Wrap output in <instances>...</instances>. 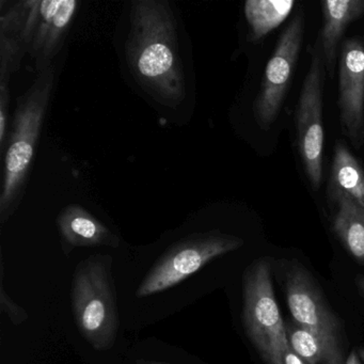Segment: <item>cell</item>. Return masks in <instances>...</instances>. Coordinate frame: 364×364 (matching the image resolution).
I'll use <instances>...</instances> for the list:
<instances>
[{
  "label": "cell",
  "instance_id": "44dd1931",
  "mask_svg": "<svg viewBox=\"0 0 364 364\" xmlns=\"http://www.w3.org/2000/svg\"><path fill=\"white\" fill-rule=\"evenodd\" d=\"M345 364H362L361 360H360L359 353L353 349L351 350V353H349L348 357H347L346 361H345Z\"/></svg>",
  "mask_w": 364,
  "mask_h": 364
},
{
  "label": "cell",
  "instance_id": "277c9868",
  "mask_svg": "<svg viewBox=\"0 0 364 364\" xmlns=\"http://www.w3.org/2000/svg\"><path fill=\"white\" fill-rule=\"evenodd\" d=\"M242 318L247 334L265 364H284L291 348L272 277V259H257L244 276Z\"/></svg>",
  "mask_w": 364,
  "mask_h": 364
},
{
  "label": "cell",
  "instance_id": "4fadbf2b",
  "mask_svg": "<svg viewBox=\"0 0 364 364\" xmlns=\"http://www.w3.org/2000/svg\"><path fill=\"white\" fill-rule=\"evenodd\" d=\"M59 234L65 246H119V238L101 221L78 204L65 206L57 218Z\"/></svg>",
  "mask_w": 364,
  "mask_h": 364
},
{
  "label": "cell",
  "instance_id": "8992f818",
  "mask_svg": "<svg viewBox=\"0 0 364 364\" xmlns=\"http://www.w3.org/2000/svg\"><path fill=\"white\" fill-rule=\"evenodd\" d=\"M244 240L220 232L195 234L171 247L138 289L137 297H146L166 291L184 281L212 259L240 248Z\"/></svg>",
  "mask_w": 364,
  "mask_h": 364
},
{
  "label": "cell",
  "instance_id": "9c48e42d",
  "mask_svg": "<svg viewBox=\"0 0 364 364\" xmlns=\"http://www.w3.org/2000/svg\"><path fill=\"white\" fill-rule=\"evenodd\" d=\"M340 124L355 149L364 144V44L357 38L343 42L338 59Z\"/></svg>",
  "mask_w": 364,
  "mask_h": 364
},
{
  "label": "cell",
  "instance_id": "30bf717a",
  "mask_svg": "<svg viewBox=\"0 0 364 364\" xmlns=\"http://www.w3.org/2000/svg\"><path fill=\"white\" fill-rule=\"evenodd\" d=\"M7 4L0 14V80H10L31 50L41 0Z\"/></svg>",
  "mask_w": 364,
  "mask_h": 364
},
{
  "label": "cell",
  "instance_id": "9a60e30c",
  "mask_svg": "<svg viewBox=\"0 0 364 364\" xmlns=\"http://www.w3.org/2000/svg\"><path fill=\"white\" fill-rule=\"evenodd\" d=\"M343 193L364 210V168L349 149L338 141L334 146L328 193Z\"/></svg>",
  "mask_w": 364,
  "mask_h": 364
},
{
  "label": "cell",
  "instance_id": "ba28073f",
  "mask_svg": "<svg viewBox=\"0 0 364 364\" xmlns=\"http://www.w3.org/2000/svg\"><path fill=\"white\" fill-rule=\"evenodd\" d=\"M304 37V14L300 10L277 41L266 65L261 88L255 101V121L267 129L278 118L297 67Z\"/></svg>",
  "mask_w": 364,
  "mask_h": 364
},
{
  "label": "cell",
  "instance_id": "7a4b0ae2",
  "mask_svg": "<svg viewBox=\"0 0 364 364\" xmlns=\"http://www.w3.org/2000/svg\"><path fill=\"white\" fill-rule=\"evenodd\" d=\"M55 82L56 68L53 65L37 73L31 88L18 99L4 165L3 188L0 193L1 223L14 214L24 195Z\"/></svg>",
  "mask_w": 364,
  "mask_h": 364
},
{
  "label": "cell",
  "instance_id": "ffe728a7",
  "mask_svg": "<svg viewBox=\"0 0 364 364\" xmlns=\"http://www.w3.org/2000/svg\"><path fill=\"white\" fill-rule=\"evenodd\" d=\"M283 360H284V364H306V362L291 348L287 349Z\"/></svg>",
  "mask_w": 364,
  "mask_h": 364
},
{
  "label": "cell",
  "instance_id": "603a6c76",
  "mask_svg": "<svg viewBox=\"0 0 364 364\" xmlns=\"http://www.w3.org/2000/svg\"><path fill=\"white\" fill-rule=\"evenodd\" d=\"M358 353H359L360 359H362V361L364 362V348H360Z\"/></svg>",
  "mask_w": 364,
  "mask_h": 364
},
{
  "label": "cell",
  "instance_id": "7402d4cb",
  "mask_svg": "<svg viewBox=\"0 0 364 364\" xmlns=\"http://www.w3.org/2000/svg\"><path fill=\"white\" fill-rule=\"evenodd\" d=\"M357 284L360 291H361V293L363 294L364 296V276H362V274H359V276L357 277Z\"/></svg>",
  "mask_w": 364,
  "mask_h": 364
},
{
  "label": "cell",
  "instance_id": "e0dca14e",
  "mask_svg": "<svg viewBox=\"0 0 364 364\" xmlns=\"http://www.w3.org/2000/svg\"><path fill=\"white\" fill-rule=\"evenodd\" d=\"M285 327L289 346L306 364H329L323 345L312 332L296 323H287Z\"/></svg>",
  "mask_w": 364,
  "mask_h": 364
},
{
  "label": "cell",
  "instance_id": "3957f363",
  "mask_svg": "<svg viewBox=\"0 0 364 364\" xmlns=\"http://www.w3.org/2000/svg\"><path fill=\"white\" fill-rule=\"evenodd\" d=\"M112 262L107 255L90 257L74 274L72 300L76 325L97 350L112 348L118 331Z\"/></svg>",
  "mask_w": 364,
  "mask_h": 364
},
{
  "label": "cell",
  "instance_id": "6da1fadb",
  "mask_svg": "<svg viewBox=\"0 0 364 364\" xmlns=\"http://www.w3.org/2000/svg\"><path fill=\"white\" fill-rule=\"evenodd\" d=\"M127 57L142 88L161 105L176 108L186 99L178 55V27L167 0H134Z\"/></svg>",
  "mask_w": 364,
  "mask_h": 364
},
{
  "label": "cell",
  "instance_id": "2e32d148",
  "mask_svg": "<svg viewBox=\"0 0 364 364\" xmlns=\"http://www.w3.org/2000/svg\"><path fill=\"white\" fill-rule=\"evenodd\" d=\"M294 0H248L244 12L249 27V40L252 43L263 40L278 28L293 11Z\"/></svg>",
  "mask_w": 364,
  "mask_h": 364
},
{
  "label": "cell",
  "instance_id": "8fae6325",
  "mask_svg": "<svg viewBox=\"0 0 364 364\" xmlns=\"http://www.w3.org/2000/svg\"><path fill=\"white\" fill-rule=\"evenodd\" d=\"M78 6L77 0H41L39 18L29 50L37 73L53 65V60L65 43Z\"/></svg>",
  "mask_w": 364,
  "mask_h": 364
},
{
  "label": "cell",
  "instance_id": "7c38bea8",
  "mask_svg": "<svg viewBox=\"0 0 364 364\" xmlns=\"http://www.w3.org/2000/svg\"><path fill=\"white\" fill-rule=\"evenodd\" d=\"M323 26L316 48L325 63L326 72L333 77L338 48L349 25L364 16V0H326L321 3Z\"/></svg>",
  "mask_w": 364,
  "mask_h": 364
},
{
  "label": "cell",
  "instance_id": "5bb4252c",
  "mask_svg": "<svg viewBox=\"0 0 364 364\" xmlns=\"http://www.w3.org/2000/svg\"><path fill=\"white\" fill-rule=\"evenodd\" d=\"M336 204L333 216L334 233L347 252L364 265V210L343 193H329Z\"/></svg>",
  "mask_w": 364,
  "mask_h": 364
},
{
  "label": "cell",
  "instance_id": "5b68a950",
  "mask_svg": "<svg viewBox=\"0 0 364 364\" xmlns=\"http://www.w3.org/2000/svg\"><path fill=\"white\" fill-rule=\"evenodd\" d=\"M285 296L294 323L318 338L329 364H345L342 325L308 270L299 264H291L287 272Z\"/></svg>",
  "mask_w": 364,
  "mask_h": 364
},
{
  "label": "cell",
  "instance_id": "ac0fdd59",
  "mask_svg": "<svg viewBox=\"0 0 364 364\" xmlns=\"http://www.w3.org/2000/svg\"><path fill=\"white\" fill-rule=\"evenodd\" d=\"M10 80H0V148L5 154L7 139L8 119H9Z\"/></svg>",
  "mask_w": 364,
  "mask_h": 364
},
{
  "label": "cell",
  "instance_id": "52a82bcc",
  "mask_svg": "<svg viewBox=\"0 0 364 364\" xmlns=\"http://www.w3.org/2000/svg\"><path fill=\"white\" fill-rule=\"evenodd\" d=\"M326 68L316 48L313 50L310 68L302 82L297 110L296 131L298 151L304 173L313 189L317 191L323 181V107Z\"/></svg>",
  "mask_w": 364,
  "mask_h": 364
},
{
  "label": "cell",
  "instance_id": "d6986e66",
  "mask_svg": "<svg viewBox=\"0 0 364 364\" xmlns=\"http://www.w3.org/2000/svg\"><path fill=\"white\" fill-rule=\"evenodd\" d=\"M1 309H3L4 312H7L9 314L14 323H22L27 318L25 311L22 310L20 306H16L9 297H7L3 283H1Z\"/></svg>",
  "mask_w": 364,
  "mask_h": 364
}]
</instances>
